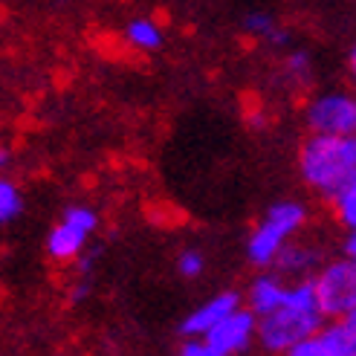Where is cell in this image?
Masks as SVG:
<instances>
[{"label": "cell", "instance_id": "4fadbf2b", "mask_svg": "<svg viewBox=\"0 0 356 356\" xmlns=\"http://www.w3.org/2000/svg\"><path fill=\"white\" fill-rule=\"evenodd\" d=\"M333 209H336V218H339L348 229L356 226V177L333 197Z\"/></svg>", "mask_w": 356, "mask_h": 356}, {"label": "cell", "instance_id": "8992f818", "mask_svg": "<svg viewBox=\"0 0 356 356\" xmlns=\"http://www.w3.org/2000/svg\"><path fill=\"white\" fill-rule=\"evenodd\" d=\"M305 122L310 134L325 136H353L356 134V96L333 90L307 102Z\"/></svg>", "mask_w": 356, "mask_h": 356}, {"label": "cell", "instance_id": "ac0fdd59", "mask_svg": "<svg viewBox=\"0 0 356 356\" xmlns=\"http://www.w3.org/2000/svg\"><path fill=\"white\" fill-rule=\"evenodd\" d=\"M180 356H220V353L211 348L206 339H197V336H194V339H186V342H183Z\"/></svg>", "mask_w": 356, "mask_h": 356}, {"label": "cell", "instance_id": "6da1fadb", "mask_svg": "<svg viewBox=\"0 0 356 356\" xmlns=\"http://www.w3.org/2000/svg\"><path fill=\"white\" fill-rule=\"evenodd\" d=\"M327 318L318 310L316 290H313V278H301L298 284L287 287L284 305L273 313H266L258 318V330L255 339L261 342L264 350L270 353H284L293 348L296 342L307 339V336L318 333Z\"/></svg>", "mask_w": 356, "mask_h": 356}, {"label": "cell", "instance_id": "9a60e30c", "mask_svg": "<svg viewBox=\"0 0 356 356\" xmlns=\"http://www.w3.org/2000/svg\"><path fill=\"white\" fill-rule=\"evenodd\" d=\"M284 70H287V76L296 79V81H307L313 76V58H310V52L305 49H293L287 61H284Z\"/></svg>", "mask_w": 356, "mask_h": 356}, {"label": "cell", "instance_id": "277c9868", "mask_svg": "<svg viewBox=\"0 0 356 356\" xmlns=\"http://www.w3.org/2000/svg\"><path fill=\"white\" fill-rule=\"evenodd\" d=\"M99 229V211L90 209V206H81V203H73L61 211V220L49 229L47 235V255L58 264H67V261H76L90 235Z\"/></svg>", "mask_w": 356, "mask_h": 356}, {"label": "cell", "instance_id": "44dd1931", "mask_svg": "<svg viewBox=\"0 0 356 356\" xmlns=\"http://www.w3.org/2000/svg\"><path fill=\"white\" fill-rule=\"evenodd\" d=\"M9 165H12V151L0 145V171H6Z\"/></svg>", "mask_w": 356, "mask_h": 356}, {"label": "cell", "instance_id": "7a4b0ae2", "mask_svg": "<svg viewBox=\"0 0 356 356\" xmlns=\"http://www.w3.org/2000/svg\"><path fill=\"white\" fill-rule=\"evenodd\" d=\"M298 168L305 183L327 200H333L356 177V165L350 163L345 136L310 134L298 151Z\"/></svg>", "mask_w": 356, "mask_h": 356}, {"label": "cell", "instance_id": "7c38bea8", "mask_svg": "<svg viewBox=\"0 0 356 356\" xmlns=\"http://www.w3.org/2000/svg\"><path fill=\"white\" fill-rule=\"evenodd\" d=\"M24 215V191L15 180L0 174V226H9Z\"/></svg>", "mask_w": 356, "mask_h": 356}, {"label": "cell", "instance_id": "e0dca14e", "mask_svg": "<svg viewBox=\"0 0 356 356\" xmlns=\"http://www.w3.org/2000/svg\"><path fill=\"white\" fill-rule=\"evenodd\" d=\"M243 29L249 32V35H258V38H270V35L278 29V24H275V17L273 15H266V12H249L246 17H243Z\"/></svg>", "mask_w": 356, "mask_h": 356}, {"label": "cell", "instance_id": "5b68a950", "mask_svg": "<svg viewBox=\"0 0 356 356\" xmlns=\"http://www.w3.org/2000/svg\"><path fill=\"white\" fill-rule=\"evenodd\" d=\"M318 310L325 318H342L356 307V261H330L313 278Z\"/></svg>", "mask_w": 356, "mask_h": 356}, {"label": "cell", "instance_id": "cb8c5ba5", "mask_svg": "<svg viewBox=\"0 0 356 356\" xmlns=\"http://www.w3.org/2000/svg\"><path fill=\"white\" fill-rule=\"evenodd\" d=\"M342 318H345V322H348V325H350V327H353V330H356V307H353V310H350V313H345V316H342Z\"/></svg>", "mask_w": 356, "mask_h": 356}, {"label": "cell", "instance_id": "ba28073f", "mask_svg": "<svg viewBox=\"0 0 356 356\" xmlns=\"http://www.w3.org/2000/svg\"><path fill=\"white\" fill-rule=\"evenodd\" d=\"M241 307V296L235 290H223L218 296H211L209 301H203L200 307H194L186 318H183V325H180V333L186 336V339H203V336L215 327L220 318H226L232 310Z\"/></svg>", "mask_w": 356, "mask_h": 356}, {"label": "cell", "instance_id": "7402d4cb", "mask_svg": "<svg viewBox=\"0 0 356 356\" xmlns=\"http://www.w3.org/2000/svg\"><path fill=\"white\" fill-rule=\"evenodd\" d=\"M345 145H348V154H350V163L356 165V134L353 136H345Z\"/></svg>", "mask_w": 356, "mask_h": 356}, {"label": "cell", "instance_id": "ffe728a7", "mask_svg": "<svg viewBox=\"0 0 356 356\" xmlns=\"http://www.w3.org/2000/svg\"><path fill=\"white\" fill-rule=\"evenodd\" d=\"M87 293H90V284H87V281H81L79 287L73 290V296H70V298H73V305H79V301H84V298H87Z\"/></svg>", "mask_w": 356, "mask_h": 356}, {"label": "cell", "instance_id": "5bb4252c", "mask_svg": "<svg viewBox=\"0 0 356 356\" xmlns=\"http://www.w3.org/2000/svg\"><path fill=\"white\" fill-rule=\"evenodd\" d=\"M318 330H322V327H318ZM281 356H333V350H330V345L325 342L322 333H313V336H307V339L296 342L293 348H287Z\"/></svg>", "mask_w": 356, "mask_h": 356}, {"label": "cell", "instance_id": "603a6c76", "mask_svg": "<svg viewBox=\"0 0 356 356\" xmlns=\"http://www.w3.org/2000/svg\"><path fill=\"white\" fill-rule=\"evenodd\" d=\"M348 67H350V79H353V84H356V44H353V49H350V58H348Z\"/></svg>", "mask_w": 356, "mask_h": 356}, {"label": "cell", "instance_id": "3957f363", "mask_svg": "<svg viewBox=\"0 0 356 356\" xmlns=\"http://www.w3.org/2000/svg\"><path fill=\"white\" fill-rule=\"evenodd\" d=\"M305 223H307V209L301 203H296V200L273 203L264 211L261 223L252 229V235H249V243H246L249 261H252L255 266H261V270L273 266L278 249L287 243Z\"/></svg>", "mask_w": 356, "mask_h": 356}, {"label": "cell", "instance_id": "d6986e66", "mask_svg": "<svg viewBox=\"0 0 356 356\" xmlns=\"http://www.w3.org/2000/svg\"><path fill=\"white\" fill-rule=\"evenodd\" d=\"M345 252H348L350 261H356V226H350V235L345 241Z\"/></svg>", "mask_w": 356, "mask_h": 356}, {"label": "cell", "instance_id": "8fae6325", "mask_svg": "<svg viewBox=\"0 0 356 356\" xmlns=\"http://www.w3.org/2000/svg\"><path fill=\"white\" fill-rule=\"evenodd\" d=\"M124 41L139 52H156L163 47L165 35H163V26L151 21V17H134V21L124 26Z\"/></svg>", "mask_w": 356, "mask_h": 356}, {"label": "cell", "instance_id": "30bf717a", "mask_svg": "<svg viewBox=\"0 0 356 356\" xmlns=\"http://www.w3.org/2000/svg\"><path fill=\"white\" fill-rule=\"evenodd\" d=\"M316 264H318V252L313 246H305V243H293V241H287L281 249H278V255H275V261H273V266H275V273L284 278V275H296V278H301V275H307L310 270H316Z\"/></svg>", "mask_w": 356, "mask_h": 356}, {"label": "cell", "instance_id": "52a82bcc", "mask_svg": "<svg viewBox=\"0 0 356 356\" xmlns=\"http://www.w3.org/2000/svg\"><path fill=\"white\" fill-rule=\"evenodd\" d=\"M255 330H258V316L249 307H238L226 318H220V322L203 336V339L220 356H241L249 345H252Z\"/></svg>", "mask_w": 356, "mask_h": 356}, {"label": "cell", "instance_id": "9c48e42d", "mask_svg": "<svg viewBox=\"0 0 356 356\" xmlns=\"http://www.w3.org/2000/svg\"><path fill=\"white\" fill-rule=\"evenodd\" d=\"M284 296H287V287H284V278L275 273H264L252 281V287H249L246 293V301H249V310H252L258 318L266 316V313H273L284 305Z\"/></svg>", "mask_w": 356, "mask_h": 356}, {"label": "cell", "instance_id": "2e32d148", "mask_svg": "<svg viewBox=\"0 0 356 356\" xmlns=\"http://www.w3.org/2000/svg\"><path fill=\"white\" fill-rule=\"evenodd\" d=\"M203 270H206V258H203L200 249H186V252H180V258H177V273L188 281L200 278Z\"/></svg>", "mask_w": 356, "mask_h": 356}]
</instances>
